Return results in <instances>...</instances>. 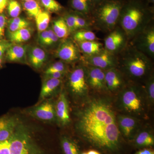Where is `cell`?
I'll list each match as a JSON object with an SVG mask.
<instances>
[{
	"mask_svg": "<svg viewBox=\"0 0 154 154\" xmlns=\"http://www.w3.org/2000/svg\"><path fill=\"white\" fill-rule=\"evenodd\" d=\"M75 110V128L90 149L103 154H123L128 144L117 124L114 96L91 93Z\"/></svg>",
	"mask_w": 154,
	"mask_h": 154,
	"instance_id": "6da1fadb",
	"label": "cell"
},
{
	"mask_svg": "<svg viewBox=\"0 0 154 154\" xmlns=\"http://www.w3.org/2000/svg\"><path fill=\"white\" fill-rule=\"evenodd\" d=\"M154 21V6L145 0L125 1L118 25L126 34L129 42Z\"/></svg>",
	"mask_w": 154,
	"mask_h": 154,
	"instance_id": "7a4b0ae2",
	"label": "cell"
},
{
	"mask_svg": "<svg viewBox=\"0 0 154 154\" xmlns=\"http://www.w3.org/2000/svg\"><path fill=\"white\" fill-rule=\"evenodd\" d=\"M117 56V68L129 82L143 85L154 72V61L129 42Z\"/></svg>",
	"mask_w": 154,
	"mask_h": 154,
	"instance_id": "3957f363",
	"label": "cell"
},
{
	"mask_svg": "<svg viewBox=\"0 0 154 154\" xmlns=\"http://www.w3.org/2000/svg\"><path fill=\"white\" fill-rule=\"evenodd\" d=\"M114 103L119 113L142 120L146 118L150 107L143 85L129 81L114 96Z\"/></svg>",
	"mask_w": 154,
	"mask_h": 154,
	"instance_id": "277c9868",
	"label": "cell"
},
{
	"mask_svg": "<svg viewBox=\"0 0 154 154\" xmlns=\"http://www.w3.org/2000/svg\"><path fill=\"white\" fill-rule=\"evenodd\" d=\"M124 0H104L94 6L90 18L93 30L108 33L118 25Z\"/></svg>",
	"mask_w": 154,
	"mask_h": 154,
	"instance_id": "5b68a950",
	"label": "cell"
},
{
	"mask_svg": "<svg viewBox=\"0 0 154 154\" xmlns=\"http://www.w3.org/2000/svg\"><path fill=\"white\" fill-rule=\"evenodd\" d=\"M8 140L10 154H44L21 121Z\"/></svg>",
	"mask_w": 154,
	"mask_h": 154,
	"instance_id": "8992f818",
	"label": "cell"
},
{
	"mask_svg": "<svg viewBox=\"0 0 154 154\" xmlns=\"http://www.w3.org/2000/svg\"><path fill=\"white\" fill-rule=\"evenodd\" d=\"M66 88L79 104L85 101L91 94L86 79V65L82 61L67 73Z\"/></svg>",
	"mask_w": 154,
	"mask_h": 154,
	"instance_id": "52a82bcc",
	"label": "cell"
},
{
	"mask_svg": "<svg viewBox=\"0 0 154 154\" xmlns=\"http://www.w3.org/2000/svg\"><path fill=\"white\" fill-rule=\"evenodd\" d=\"M130 43L152 60H154V21L133 38Z\"/></svg>",
	"mask_w": 154,
	"mask_h": 154,
	"instance_id": "ba28073f",
	"label": "cell"
},
{
	"mask_svg": "<svg viewBox=\"0 0 154 154\" xmlns=\"http://www.w3.org/2000/svg\"><path fill=\"white\" fill-rule=\"evenodd\" d=\"M55 56L67 64L79 63L82 57L76 42L70 37L62 40L56 50Z\"/></svg>",
	"mask_w": 154,
	"mask_h": 154,
	"instance_id": "9c48e42d",
	"label": "cell"
},
{
	"mask_svg": "<svg viewBox=\"0 0 154 154\" xmlns=\"http://www.w3.org/2000/svg\"><path fill=\"white\" fill-rule=\"evenodd\" d=\"M116 119L119 129L122 137L128 143H131L143 127L142 120L134 116L118 113Z\"/></svg>",
	"mask_w": 154,
	"mask_h": 154,
	"instance_id": "30bf717a",
	"label": "cell"
},
{
	"mask_svg": "<svg viewBox=\"0 0 154 154\" xmlns=\"http://www.w3.org/2000/svg\"><path fill=\"white\" fill-rule=\"evenodd\" d=\"M107 33L104 39V48L111 53L117 55L128 44L129 40L126 34L118 25Z\"/></svg>",
	"mask_w": 154,
	"mask_h": 154,
	"instance_id": "8fae6325",
	"label": "cell"
},
{
	"mask_svg": "<svg viewBox=\"0 0 154 154\" xmlns=\"http://www.w3.org/2000/svg\"><path fill=\"white\" fill-rule=\"evenodd\" d=\"M82 61L86 65L96 67L104 70L117 68V56L105 49L94 55L82 57Z\"/></svg>",
	"mask_w": 154,
	"mask_h": 154,
	"instance_id": "7c38bea8",
	"label": "cell"
},
{
	"mask_svg": "<svg viewBox=\"0 0 154 154\" xmlns=\"http://www.w3.org/2000/svg\"><path fill=\"white\" fill-rule=\"evenodd\" d=\"M86 79L91 93L110 94L106 87L104 70L86 65Z\"/></svg>",
	"mask_w": 154,
	"mask_h": 154,
	"instance_id": "4fadbf2b",
	"label": "cell"
},
{
	"mask_svg": "<svg viewBox=\"0 0 154 154\" xmlns=\"http://www.w3.org/2000/svg\"><path fill=\"white\" fill-rule=\"evenodd\" d=\"M28 114L38 120L52 122L56 120L54 104L52 100H45L42 103L27 110Z\"/></svg>",
	"mask_w": 154,
	"mask_h": 154,
	"instance_id": "5bb4252c",
	"label": "cell"
},
{
	"mask_svg": "<svg viewBox=\"0 0 154 154\" xmlns=\"http://www.w3.org/2000/svg\"><path fill=\"white\" fill-rule=\"evenodd\" d=\"M105 80L108 92L114 96L117 95L128 82L117 68L105 71Z\"/></svg>",
	"mask_w": 154,
	"mask_h": 154,
	"instance_id": "9a60e30c",
	"label": "cell"
},
{
	"mask_svg": "<svg viewBox=\"0 0 154 154\" xmlns=\"http://www.w3.org/2000/svg\"><path fill=\"white\" fill-rule=\"evenodd\" d=\"M56 120L61 127H66L71 123L68 100L65 91L62 90L54 104Z\"/></svg>",
	"mask_w": 154,
	"mask_h": 154,
	"instance_id": "2e32d148",
	"label": "cell"
},
{
	"mask_svg": "<svg viewBox=\"0 0 154 154\" xmlns=\"http://www.w3.org/2000/svg\"><path fill=\"white\" fill-rule=\"evenodd\" d=\"M20 119L15 116H5L0 118V141L9 139L20 123Z\"/></svg>",
	"mask_w": 154,
	"mask_h": 154,
	"instance_id": "e0dca14e",
	"label": "cell"
},
{
	"mask_svg": "<svg viewBox=\"0 0 154 154\" xmlns=\"http://www.w3.org/2000/svg\"><path fill=\"white\" fill-rule=\"evenodd\" d=\"M131 143L138 149L152 148L154 145V136L152 131L149 128L143 127Z\"/></svg>",
	"mask_w": 154,
	"mask_h": 154,
	"instance_id": "ac0fdd59",
	"label": "cell"
},
{
	"mask_svg": "<svg viewBox=\"0 0 154 154\" xmlns=\"http://www.w3.org/2000/svg\"><path fill=\"white\" fill-rule=\"evenodd\" d=\"M28 59L30 64L35 69H39L44 65L47 59L46 52L38 46L30 47L27 51Z\"/></svg>",
	"mask_w": 154,
	"mask_h": 154,
	"instance_id": "d6986e66",
	"label": "cell"
},
{
	"mask_svg": "<svg viewBox=\"0 0 154 154\" xmlns=\"http://www.w3.org/2000/svg\"><path fill=\"white\" fill-rule=\"evenodd\" d=\"M61 79L46 78L42 87L39 100L41 102L55 93L62 85Z\"/></svg>",
	"mask_w": 154,
	"mask_h": 154,
	"instance_id": "ffe728a7",
	"label": "cell"
},
{
	"mask_svg": "<svg viewBox=\"0 0 154 154\" xmlns=\"http://www.w3.org/2000/svg\"><path fill=\"white\" fill-rule=\"evenodd\" d=\"M82 57L94 55L104 49V45L99 41L76 42Z\"/></svg>",
	"mask_w": 154,
	"mask_h": 154,
	"instance_id": "44dd1931",
	"label": "cell"
},
{
	"mask_svg": "<svg viewBox=\"0 0 154 154\" xmlns=\"http://www.w3.org/2000/svg\"><path fill=\"white\" fill-rule=\"evenodd\" d=\"M27 51V45L13 43L6 51V56L10 61H21L25 59Z\"/></svg>",
	"mask_w": 154,
	"mask_h": 154,
	"instance_id": "7402d4cb",
	"label": "cell"
},
{
	"mask_svg": "<svg viewBox=\"0 0 154 154\" xmlns=\"http://www.w3.org/2000/svg\"><path fill=\"white\" fill-rule=\"evenodd\" d=\"M71 10L90 17L94 6L91 0H69Z\"/></svg>",
	"mask_w": 154,
	"mask_h": 154,
	"instance_id": "603a6c76",
	"label": "cell"
},
{
	"mask_svg": "<svg viewBox=\"0 0 154 154\" xmlns=\"http://www.w3.org/2000/svg\"><path fill=\"white\" fill-rule=\"evenodd\" d=\"M51 29L61 40L68 38L70 36L67 25L62 16L58 17L54 21Z\"/></svg>",
	"mask_w": 154,
	"mask_h": 154,
	"instance_id": "cb8c5ba5",
	"label": "cell"
},
{
	"mask_svg": "<svg viewBox=\"0 0 154 154\" xmlns=\"http://www.w3.org/2000/svg\"><path fill=\"white\" fill-rule=\"evenodd\" d=\"M71 37L76 42L89 41H99L95 33L90 29H82L71 34Z\"/></svg>",
	"mask_w": 154,
	"mask_h": 154,
	"instance_id": "d4e9b609",
	"label": "cell"
},
{
	"mask_svg": "<svg viewBox=\"0 0 154 154\" xmlns=\"http://www.w3.org/2000/svg\"><path fill=\"white\" fill-rule=\"evenodd\" d=\"M31 30L28 28H22L13 33H9L10 41L13 43H20L28 41L31 36Z\"/></svg>",
	"mask_w": 154,
	"mask_h": 154,
	"instance_id": "484cf974",
	"label": "cell"
},
{
	"mask_svg": "<svg viewBox=\"0 0 154 154\" xmlns=\"http://www.w3.org/2000/svg\"><path fill=\"white\" fill-rule=\"evenodd\" d=\"M61 145L64 154H80L79 148L74 140L64 136L61 139Z\"/></svg>",
	"mask_w": 154,
	"mask_h": 154,
	"instance_id": "4316f807",
	"label": "cell"
},
{
	"mask_svg": "<svg viewBox=\"0 0 154 154\" xmlns=\"http://www.w3.org/2000/svg\"><path fill=\"white\" fill-rule=\"evenodd\" d=\"M150 107H152L154 103V74H151L146 80L143 84Z\"/></svg>",
	"mask_w": 154,
	"mask_h": 154,
	"instance_id": "83f0119b",
	"label": "cell"
},
{
	"mask_svg": "<svg viewBox=\"0 0 154 154\" xmlns=\"http://www.w3.org/2000/svg\"><path fill=\"white\" fill-rule=\"evenodd\" d=\"M74 11L75 19L76 31L82 29L93 30L90 17L79 12Z\"/></svg>",
	"mask_w": 154,
	"mask_h": 154,
	"instance_id": "f1b7e54d",
	"label": "cell"
},
{
	"mask_svg": "<svg viewBox=\"0 0 154 154\" xmlns=\"http://www.w3.org/2000/svg\"><path fill=\"white\" fill-rule=\"evenodd\" d=\"M30 22L24 18L17 17L11 18L8 22L9 33H13L22 28H28Z\"/></svg>",
	"mask_w": 154,
	"mask_h": 154,
	"instance_id": "f546056e",
	"label": "cell"
},
{
	"mask_svg": "<svg viewBox=\"0 0 154 154\" xmlns=\"http://www.w3.org/2000/svg\"><path fill=\"white\" fill-rule=\"evenodd\" d=\"M23 6L27 14L32 18H36L42 11L40 5L36 0L23 2Z\"/></svg>",
	"mask_w": 154,
	"mask_h": 154,
	"instance_id": "4dcf8cb0",
	"label": "cell"
},
{
	"mask_svg": "<svg viewBox=\"0 0 154 154\" xmlns=\"http://www.w3.org/2000/svg\"><path fill=\"white\" fill-rule=\"evenodd\" d=\"M36 27L38 32H42L46 30L50 21V15L48 11H42L35 18Z\"/></svg>",
	"mask_w": 154,
	"mask_h": 154,
	"instance_id": "1f68e13d",
	"label": "cell"
},
{
	"mask_svg": "<svg viewBox=\"0 0 154 154\" xmlns=\"http://www.w3.org/2000/svg\"><path fill=\"white\" fill-rule=\"evenodd\" d=\"M40 2L48 12L61 13L65 11L63 7L56 0H40Z\"/></svg>",
	"mask_w": 154,
	"mask_h": 154,
	"instance_id": "d6a6232c",
	"label": "cell"
},
{
	"mask_svg": "<svg viewBox=\"0 0 154 154\" xmlns=\"http://www.w3.org/2000/svg\"><path fill=\"white\" fill-rule=\"evenodd\" d=\"M69 28L71 34L76 31L74 11L70 10L64 11L62 16Z\"/></svg>",
	"mask_w": 154,
	"mask_h": 154,
	"instance_id": "836d02e7",
	"label": "cell"
},
{
	"mask_svg": "<svg viewBox=\"0 0 154 154\" xmlns=\"http://www.w3.org/2000/svg\"><path fill=\"white\" fill-rule=\"evenodd\" d=\"M67 65V64L61 60L56 62L48 68L45 71V74L46 75L57 72H68L69 71Z\"/></svg>",
	"mask_w": 154,
	"mask_h": 154,
	"instance_id": "e575fe53",
	"label": "cell"
},
{
	"mask_svg": "<svg viewBox=\"0 0 154 154\" xmlns=\"http://www.w3.org/2000/svg\"><path fill=\"white\" fill-rule=\"evenodd\" d=\"M8 11L9 16L12 18L19 17L21 14V5L17 0H9L8 3Z\"/></svg>",
	"mask_w": 154,
	"mask_h": 154,
	"instance_id": "d590c367",
	"label": "cell"
},
{
	"mask_svg": "<svg viewBox=\"0 0 154 154\" xmlns=\"http://www.w3.org/2000/svg\"><path fill=\"white\" fill-rule=\"evenodd\" d=\"M38 42L42 45L44 46H52L49 30H46L39 33Z\"/></svg>",
	"mask_w": 154,
	"mask_h": 154,
	"instance_id": "8d00e7d4",
	"label": "cell"
},
{
	"mask_svg": "<svg viewBox=\"0 0 154 154\" xmlns=\"http://www.w3.org/2000/svg\"><path fill=\"white\" fill-rule=\"evenodd\" d=\"M13 43L5 40L0 39V57L2 58L4 54Z\"/></svg>",
	"mask_w": 154,
	"mask_h": 154,
	"instance_id": "74e56055",
	"label": "cell"
},
{
	"mask_svg": "<svg viewBox=\"0 0 154 154\" xmlns=\"http://www.w3.org/2000/svg\"><path fill=\"white\" fill-rule=\"evenodd\" d=\"M7 23V18L5 15L2 14H0V39H2L4 36Z\"/></svg>",
	"mask_w": 154,
	"mask_h": 154,
	"instance_id": "f35d334b",
	"label": "cell"
},
{
	"mask_svg": "<svg viewBox=\"0 0 154 154\" xmlns=\"http://www.w3.org/2000/svg\"><path fill=\"white\" fill-rule=\"evenodd\" d=\"M68 72H57L52 73L50 74L45 75L46 78H53V79H63L66 75Z\"/></svg>",
	"mask_w": 154,
	"mask_h": 154,
	"instance_id": "ab89813d",
	"label": "cell"
},
{
	"mask_svg": "<svg viewBox=\"0 0 154 154\" xmlns=\"http://www.w3.org/2000/svg\"><path fill=\"white\" fill-rule=\"evenodd\" d=\"M134 154H154V151L152 148H144L140 149Z\"/></svg>",
	"mask_w": 154,
	"mask_h": 154,
	"instance_id": "60d3db41",
	"label": "cell"
},
{
	"mask_svg": "<svg viewBox=\"0 0 154 154\" xmlns=\"http://www.w3.org/2000/svg\"><path fill=\"white\" fill-rule=\"evenodd\" d=\"M9 0H0V14H2L3 11L7 7Z\"/></svg>",
	"mask_w": 154,
	"mask_h": 154,
	"instance_id": "b9f144b4",
	"label": "cell"
},
{
	"mask_svg": "<svg viewBox=\"0 0 154 154\" xmlns=\"http://www.w3.org/2000/svg\"><path fill=\"white\" fill-rule=\"evenodd\" d=\"M87 152L88 154H102L100 152L94 149H90Z\"/></svg>",
	"mask_w": 154,
	"mask_h": 154,
	"instance_id": "7bdbcfd3",
	"label": "cell"
},
{
	"mask_svg": "<svg viewBox=\"0 0 154 154\" xmlns=\"http://www.w3.org/2000/svg\"><path fill=\"white\" fill-rule=\"evenodd\" d=\"M91 2L93 3V5L95 6L96 5H98V4L101 2L102 1L104 0H91Z\"/></svg>",
	"mask_w": 154,
	"mask_h": 154,
	"instance_id": "ee69618b",
	"label": "cell"
},
{
	"mask_svg": "<svg viewBox=\"0 0 154 154\" xmlns=\"http://www.w3.org/2000/svg\"><path fill=\"white\" fill-rule=\"evenodd\" d=\"M145 1L149 5L152 6H154V0H145Z\"/></svg>",
	"mask_w": 154,
	"mask_h": 154,
	"instance_id": "f6af8a7d",
	"label": "cell"
},
{
	"mask_svg": "<svg viewBox=\"0 0 154 154\" xmlns=\"http://www.w3.org/2000/svg\"><path fill=\"white\" fill-rule=\"evenodd\" d=\"M2 58L0 57V66L2 65Z\"/></svg>",
	"mask_w": 154,
	"mask_h": 154,
	"instance_id": "bcb514c9",
	"label": "cell"
},
{
	"mask_svg": "<svg viewBox=\"0 0 154 154\" xmlns=\"http://www.w3.org/2000/svg\"><path fill=\"white\" fill-rule=\"evenodd\" d=\"M80 154H87V152H83L81 153Z\"/></svg>",
	"mask_w": 154,
	"mask_h": 154,
	"instance_id": "7dc6e473",
	"label": "cell"
},
{
	"mask_svg": "<svg viewBox=\"0 0 154 154\" xmlns=\"http://www.w3.org/2000/svg\"><path fill=\"white\" fill-rule=\"evenodd\" d=\"M23 2H27V1H30V0H22Z\"/></svg>",
	"mask_w": 154,
	"mask_h": 154,
	"instance_id": "c3c4849f",
	"label": "cell"
},
{
	"mask_svg": "<svg viewBox=\"0 0 154 154\" xmlns=\"http://www.w3.org/2000/svg\"><path fill=\"white\" fill-rule=\"evenodd\" d=\"M125 1H128V0H124Z\"/></svg>",
	"mask_w": 154,
	"mask_h": 154,
	"instance_id": "681fc988",
	"label": "cell"
}]
</instances>
